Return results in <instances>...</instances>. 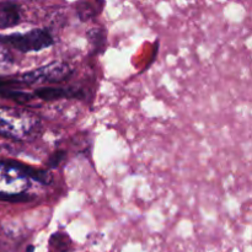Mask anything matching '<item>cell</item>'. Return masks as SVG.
<instances>
[{
	"label": "cell",
	"mask_w": 252,
	"mask_h": 252,
	"mask_svg": "<svg viewBox=\"0 0 252 252\" xmlns=\"http://www.w3.org/2000/svg\"><path fill=\"white\" fill-rule=\"evenodd\" d=\"M39 127V120L34 113L25 108H0V135L12 139H26L34 134Z\"/></svg>",
	"instance_id": "1"
},
{
	"label": "cell",
	"mask_w": 252,
	"mask_h": 252,
	"mask_svg": "<svg viewBox=\"0 0 252 252\" xmlns=\"http://www.w3.org/2000/svg\"><path fill=\"white\" fill-rule=\"evenodd\" d=\"M0 43L9 44L20 52H37L53 44V37L48 31L34 29L24 33H11L0 36Z\"/></svg>",
	"instance_id": "2"
},
{
	"label": "cell",
	"mask_w": 252,
	"mask_h": 252,
	"mask_svg": "<svg viewBox=\"0 0 252 252\" xmlns=\"http://www.w3.org/2000/svg\"><path fill=\"white\" fill-rule=\"evenodd\" d=\"M30 186V179L21 165L0 162V199L22 194Z\"/></svg>",
	"instance_id": "3"
},
{
	"label": "cell",
	"mask_w": 252,
	"mask_h": 252,
	"mask_svg": "<svg viewBox=\"0 0 252 252\" xmlns=\"http://www.w3.org/2000/svg\"><path fill=\"white\" fill-rule=\"evenodd\" d=\"M73 74V69L64 62H52L41 68L27 71L22 75L21 83L33 84H57L66 80Z\"/></svg>",
	"instance_id": "4"
},
{
	"label": "cell",
	"mask_w": 252,
	"mask_h": 252,
	"mask_svg": "<svg viewBox=\"0 0 252 252\" xmlns=\"http://www.w3.org/2000/svg\"><path fill=\"white\" fill-rule=\"evenodd\" d=\"M20 21L19 7L15 4H0V27L15 26Z\"/></svg>",
	"instance_id": "5"
},
{
	"label": "cell",
	"mask_w": 252,
	"mask_h": 252,
	"mask_svg": "<svg viewBox=\"0 0 252 252\" xmlns=\"http://www.w3.org/2000/svg\"><path fill=\"white\" fill-rule=\"evenodd\" d=\"M34 96L39 97L41 100L52 101L58 100V98H65V97H73L76 96L75 91H71L70 89H63V88H42L34 91Z\"/></svg>",
	"instance_id": "6"
},
{
	"label": "cell",
	"mask_w": 252,
	"mask_h": 252,
	"mask_svg": "<svg viewBox=\"0 0 252 252\" xmlns=\"http://www.w3.org/2000/svg\"><path fill=\"white\" fill-rule=\"evenodd\" d=\"M103 6V2H79L76 5V10H78V15L83 21H88L89 19H93V17L97 16L101 12V9Z\"/></svg>",
	"instance_id": "7"
},
{
	"label": "cell",
	"mask_w": 252,
	"mask_h": 252,
	"mask_svg": "<svg viewBox=\"0 0 252 252\" xmlns=\"http://www.w3.org/2000/svg\"><path fill=\"white\" fill-rule=\"evenodd\" d=\"M70 246V239L64 233H56L49 239V252H68Z\"/></svg>",
	"instance_id": "8"
},
{
	"label": "cell",
	"mask_w": 252,
	"mask_h": 252,
	"mask_svg": "<svg viewBox=\"0 0 252 252\" xmlns=\"http://www.w3.org/2000/svg\"><path fill=\"white\" fill-rule=\"evenodd\" d=\"M0 95L2 97L16 101L17 103H27L33 100L34 97V95H32V94L25 93V91L21 90H0Z\"/></svg>",
	"instance_id": "9"
},
{
	"label": "cell",
	"mask_w": 252,
	"mask_h": 252,
	"mask_svg": "<svg viewBox=\"0 0 252 252\" xmlns=\"http://www.w3.org/2000/svg\"><path fill=\"white\" fill-rule=\"evenodd\" d=\"M89 38H90V43L93 44L95 49H102L105 46L106 36L102 29H93L89 32Z\"/></svg>",
	"instance_id": "10"
},
{
	"label": "cell",
	"mask_w": 252,
	"mask_h": 252,
	"mask_svg": "<svg viewBox=\"0 0 252 252\" xmlns=\"http://www.w3.org/2000/svg\"><path fill=\"white\" fill-rule=\"evenodd\" d=\"M22 169L26 172L29 179L31 177V179H34L36 181L41 182V184H48L51 181V175L47 171H44V170H34L29 166H22Z\"/></svg>",
	"instance_id": "11"
},
{
	"label": "cell",
	"mask_w": 252,
	"mask_h": 252,
	"mask_svg": "<svg viewBox=\"0 0 252 252\" xmlns=\"http://www.w3.org/2000/svg\"><path fill=\"white\" fill-rule=\"evenodd\" d=\"M14 64V58L11 53L6 49L4 44L0 43V71H5L11 68Z\"/></svg>",
	"instance_id": "12"
},
{
	"label": "cell",
	"mask_w": 252,
	"mask_h": 252,
	"mask_svg": "<svg viewBox=\"0 0 252 252\" xmlns=\"http://www.w3.org/2000/svg\"><path fill=\"white\" fill-rule=\"evenodd\" d=\"M65 159V152L63 150H59V152H56L48 160V165L51 167H57L61 165V162Z\"/></svg>",
	"instance_id": "13"
}]
</instances>
